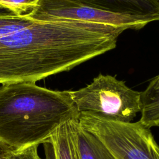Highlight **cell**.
Returning <instances> with one entry per match:
<instances>
[{
    "label": "cell",
    "mask_w": 159,
    "mask_h": 159,
    "mask_svg": "<svg viewBox=\"0 0 159 159\" xmlns=\"http://www.w3.org/2000/svg\"><path fill=\"white\" fill-rule=\"evenodd\" d=\"M140 121L148 128L159 127V75L153 78L140 93Z\"/></svg>",
    "instance_id": "8"
},
{
    "label": "cell",
    "mask_w": 159,
    "mask_h": 159,
    "mask_svg": "<svg viewBox=\"0 0 159 159\" xmlns=\"http://www.w3.org/2000/svg\"><path fill=\"white\" fill-rule=\"evenodd\" d=\"M0 159H11L9 155V148L0 143Z\"/></svg>",
    "instance_id": "14"
},
{
    "label": "cell",
    "mask_w": 159,
    "mask_h": 159,
    "mask_svg": "<svg viewBox=\"0 0 159 159\" xmlns=\"http://www.w3.org/2000/svg\"><path fill=\"white\" fill-rule=\"evenodd\" d=\"M70 120L59 126L47 141L53 145L57 159H80Z\"/></svg>",
    "instance_id": "9"
},
{
    "label": "cell",
    "mask_w": 159,
    "mask_h": 159,
    "mask_svg": "<svg viewBox=\"0 0 159 159\" xmlns=\"http://www.w3.org/2000/svg\"><path fill=\"white\" fill-rule=\"evenodd\" d=\"M70 122L80 159H116L96 136L81 125L78 117Z\"/></svg>",
    "instance_id": "7"
},
{
    "label": "cell",
    "mask_w": 159,
    "mask_h": 159,
    "mask_svg": "<svg viewBox=\"0 0 159 159\" xmlns=\"http://www.w3.org/2000/svg\"><path fill=\"white\" fill-rule=\"evenodd\" d=\"M81 125L96 136L116 159H159V146L140 120L122 122L78 113Z\"/></svg>",
    "instance_id": "4"
},
{
    "label": "cell",
    "mask_w": 159,
    "mask_h": 159,
    "mask_svg": "<svg viewBox=\"0 0 159 159\" xmlns=\"http://www.w3.org/2000/svg\"><path fill=\"white\" fill-rule=\"evenodd\" d=\"M39 0H0V4L4 6L19 16H27L37 5Z\"/></svg>",
    "instance_id": "10"
},
{
    "label": "cell",
    "mask_w": 159,
    "mask_h": 159,
    "mask_svg": "<svg viewBox=\"0 0 159 159\" xmlns=\"http://www.w3.org/2000/svg\"><path fill=\"white\" fill-rule=\"evenodd\" d=\"M101 11L159 21V4L153 0H70Z\"/></svg>",
    "instance_id": "6"
},
{
    "label": "cell",
    "mask_w": 159,
    "mask_h": 159,
    "mask_svg": "<svg viewBox=\"0 0 159 159\" xmlns=\"http://www.w3.org/2000/svg\"><path fill=\"white\" fill-rule=\"evenodd\" d=\"M34 21L76 20L101 24L124 30H138L153 22L149 18L126 16L101 11L70 0H39L26 16Z\"/></svg>",
    "instance_id": "5"
},
{
    "label": "cell",
    "mask_w": 159,
    "mask_h": 159,
    "mask_svg": "<svg viewBox=\"0 0 159 159\" xmlns=\"http://www.w3.org/2000/svg\"><path fill=\"white\" fill-rule=\"evenodd\" d=\"M70 91H55L35 82L0 87V143L12 151L47 142L62 124L77 118Z\"/></svg>",
    "instance_id": "2"
},
{
    "label": "cell",
    "mask_w": 159,
    "mask_h": 159,
    "mask_svg": "<svg viewBox=\"0 0 159 159\" xmlns=\"http://www.w3.org/2000/svg\"><path fill=\"white\" fill-rule=\"evenodd\" d=\"M19 16L14 11L0 4V17H12Z\"/></svg>",
    "instance_id": "13"
},
{
    "label": "cell",
    "mask_w": 159,
    "mask_h": 159,
    "mask_svg": "<svg viewBox=\"0 0 159 159\" xmlns=\"http://www.w3.org/2000/svg\"><path fill=\"white\" fill-rule=\"evenodd\" d=\"M38 145H33L19 151H12L9 149L11 159H42L37 152Z\"/></svg>",
    "instance_id": "11"
},
{
    "label": "cell",
    "mask_w": 159,
    "mask_h": 159,
    "mask_svg": "<svg viewBox=\"0 0 159 159\" xmlns=\"http://www.w3.org/2000/svg\"><path fill=\"white\" fill-rule=\"evenodd\" d=\"M154 1H155L157 3H158L159 4V0H153Z\"/></svg>",
    "instance_id": "15"
},
{
    "label": "cell",
    "mask_w": 159,
    "mask_h": 159,
    "mask_svg": "<svg viewBox=\"0 0 159 159\" xmlns=\"http://www.w3.org/2000/svg\"><path fill=\"white\" fill-rule=\"evenodd\" d=\"M45 155V159H57L54 148L50 142H45L43 143Z\"/></svg>",
    "instance_id": "12"
},
{
    "label": "cell",
    "mask_w": 159,
    "mask_h": 159,
    "mask_svg": "<svg viewBox=\"0 0 159 159\" xmlns=\"http://www.w3.org/2000/svg\"><path fill=\"white\" fill-rule=\"evenodd\" d=\"M70 93L78 113L105 120L130 122L141 110L140 92L109 75L99 73L90 84Z\"/></svg>",
    "instance_id": "3"
},
{
    "label": "cell",
    "mask_w": 159,
    "mask_h": 159,
    "mask_svg": "<svg viewBox=\"0 0 159 159\" xmlns=\"http://www.w3.org/2000/svg\"><path fill=\"white\" fill-rule=\"evenodd\" d=\"M125 30L64 20L34 21L0 37V84L36 82L116 47Z\"/></svg>",
    "instance_id": "1"
}]
</instances>
